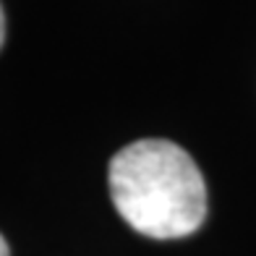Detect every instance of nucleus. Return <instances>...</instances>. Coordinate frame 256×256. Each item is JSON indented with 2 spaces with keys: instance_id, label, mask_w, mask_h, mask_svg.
<instances>
[{
  "instance_id": "obj_2",
  "label": "nucleus",
  "mask_w": 256,
  "mask_h": 256,
  "mask_svg": "<svg viewBox=\"0 0 256 256\" xmlns=\"http://www.w3.org/2000/svg\"><path fill=\"white\" fill-rule=\"evenodd\" d=\"M3 40H6V14L3 6H0V48H3Z\"/></svg>"
},
{
  "instance_id": "obj_1",
  "label": "nucleus",
  "mask_w": 256,
  "mask_h": 256,
  "mask_svg": "<svg viewBox=\"0 0 256 256\" xmlns=\"http://www.w3.org/2000/svg\"><path fill=\"white\" fill-rule=\"evenodd\" d=\"M110 199L146 238H186L206 217V186L191 154L168 138H142L110 160Z\"/></svg>"
},
{
  "instance_id": "obj_3",
  "label": "nucleus",
  "mask_w": 256,
  "mask_h": 256,
  "mask_svg": "<svg viewBox=\"0 0 256 256\" xmlns=\"http://www.w3.org/2000/svg\"><path fill=\"white\" fill-rule=\"evenodd\" d=\"M0 256H10V251H8V243H6V238L0 236Z\"/></svg>"
}]
</instances>
